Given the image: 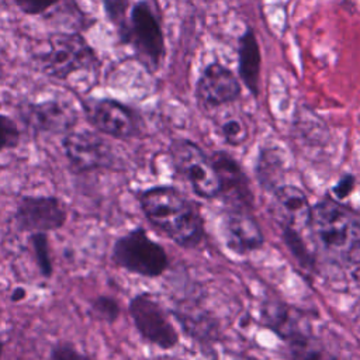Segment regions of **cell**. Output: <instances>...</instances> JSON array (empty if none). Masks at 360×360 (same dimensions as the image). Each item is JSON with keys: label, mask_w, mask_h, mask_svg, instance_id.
Instances as JSON below:
<instances>
[{"label": "cell", "mask_w": 360, "mask_h": 360, "mask_svg": "<svg viewBox=\"0 0 360 360\" xmlns=\"http://www.w3.org/2000/svg\"><path fill=\"white\" fill-rule=\"evenodd\" d=\"M239 75L248 90L257 96L260 77V49L255 32L248 28L239 38Z\"/></svg>", "instance_id": "17"}, {"label": "cell", "mask_w": 360, "mask_h": 360, "mask_svg": "<svg viewBox=\"0 0 360 360\" xmlns=\"http://www.w3.org/2000/svg\"><path fill=\"white\" fill-rule=\"evenodd\" d=\"M345 262L350 276L360 281V240L356 242L345 255Z\"/></svg>", "instance_id": "26"}, {"label": "cell", "mask_w": 360, "mask_h": 360, "mask_svg": "<svg viewBox=\"0 0 360 360\" xmlns=\"http://www.w3.org/2000/svg\"><path fill=\"white\" fill-rule=\"evenodd\" d=\"M24 297H25V291H24L22 288H15V290L13 291V295H11V298H13L14 301L24 300Z\"/></svg>", "instance_id": "28"}, {"label": "cell", "mask_w": 360, "mask_h": 360, "mask_svg": "<svg viewBox=\"0 0 360 360\" xmlns=\"http://www.w3.org/2000/svg\"><path fill=\"white\" fill-rule=\"evenodd\" d=\"M219 134L226 143L232 146H239L245 143L249 138V127L245 118L239 114H229L224 117L219 124Z\"/></svg>", "instance_id": "19"}, {"label": "cell", "mask_w": 360, "mask_h": 360, "mask_svg": "<svg viewBox=\"0 0 360 360\" xmlns=\"http://www.w3.org/2000/svg\"><path fill=\"white\" fill-rule=\"evenodd\" d=\"M124 37L132 44L141 60L156 68L165 53V39L160 24L146 1H138L129 14V21L122 27Z\"/></svg>", "instance_id": "6"}, {"label": "cell", "mask_w": 360, "mask_h": 360, "mask_svg": "<svg viewBox=\"0 0 360 360\" xmlns=\"http://www.w3.org/2000/svg\"><path fill=\"white\" fill-rule=\"evenodd\" d=\"M66 208L58 197L24 195L15 210V225L22 232H49L66 221Z\"/></svg>", "instance_id": "8"}, {"label": "cell", "mask_w": 360, "mask_h": 360, "mask_svg": "<svg viewBox=\"0 0 360 360\" xmlns=\"http://www.w3.org/2000/svg\"><path fill=\"white\" fill-rule=\"evenodd\" d=\"M34 256L37 260V264L41 270V274L44 277H49L52 274V262L49 256V245H48V238L45 232H34L30 238Z\"/></svg>", "instance_id": "21"}, {"label": "cell", "mask_w": 360, "mask_h": 360, "mask_svg": "<svg viewBox=\"0 0 360 360\" xmlns=\"http://www.w3.org/2000/svg\"><path fill=\"white\" fill-rule=\"evenodd\" d=\"M1 352H3V342H1V339H0V356H1Z\"/></svg>", "instance_id": "29"}, {"label": "cell", "mask_w": 360, "mask_h": 360, "mask_svg": "<svg viewBox=\"0 0 360 360\" xmlns=\"http://www.w3.org/2000/svg\"><path fill=\"white\" fill-rule=\"evenodd\" d=\"M173 166L181 174L195 194L202 198L219 195V183L210 158L198 145L188 139H176L170 146Z\"/></svg>", "instance_id": "5"}, {"label": "cell", "mask_w": 360, "mask_h": 360, "mask_svg": "<svg viewBox=\"0 0 360 360\" xmlns=\"http://www.w3.org/2000/svg\"><path fill=\"white\" fill-rule=\"evenodd\" d=\"M20 141V131L13 120L0 114V150L14 148Z\"/></svg>", "instance_id": "23"}, {"label": "cell", "mask_w": 360, "mask_h": 360, "mask_svg": "<svg viewBox=\"0 0 360 360\" xmlns=\"http://www.w3.org/2000/svg\"><path fill=\"white\" fill-rule=\"evenodd\" d=\"M195 94L202 105L208 108L219 107L235 101L240 96V84L229 69L215 62L202 70Z\"/></svg>", "instance_id": "12"}, {"label": "cell", "mask_w": 360, "mask_h": 360, "mask_svg": "<svg viewBox=\"0 0 360 360\" xmlns=\"http://www.w3.org/2000/svg\"><path fill=\"white\" fill-rule=\"evenodd\" d=\"M210 160L218 177L219 195L231 204V208L250 210L253 195L239 163L224 150L214 152Z\"/></svg>", "instance_id": "10"}, {"label": "cell", "mask_w": 360, "mask_h": 360, "mask_svg": "<svg viewBox=\"0 0 360 360\" xmlns=\"http://www.w3.org/2000/svg\"><path fill=\"white\" fill-rule=\"evenodd\" d=\"M354 183H356V179H354L353 174L342 176L332 188L333 195L338 197V198H346L353 191Z\"/></svg>", "instance_id": "27"}, {"label": "cell", "mask_w": 360, "mask_h": 360, "mask_svg": "<svg viewBox=\"0 0 360 360\" xmlns=\"http://www.w3.org/2000/svg\"><path fill=\"white\" fill-rule=\"evenodd\" d=\"M276 211L281 217L284 226L302 231L309 226L311 207L307 200V195L294 186L281 184L274 191Z\"/></svg>", "instance_id": "16"}, {"label": "cell", "mask_w": 360, "mask_h": 360, "mask_svg": "<svg viewBox=\"0 0 360 360\" xmlns=\"http://www.w3.org/2000/svg\"><path fill=\"white\" fill-rule=\"evenodd\" d=\"M62 145L69 162L79 172L105 167L112 162L110 145L94 132H69L63 138Z\"/></svg>", "instance_id": "9"}, {"label": "cell", "mask_w": 360, "mask_h": 360, "mask_svg": "<svg viewBox=\"0 0 360 360\" xmlns=\"http://www.w3.org/2000/svg\"><path fill=\"white\" fill-rule=\"evenodd\" d=\"M129 315L141 336L160 349H172L179 343V333L163 307L153 295H135L128 307Z\"/></svg>", "instance_id": "7"}, {"label": "cell", "mask_w": 360, "mask_h": 360, "mask_svg": "<svg viewBox=\"0 0 360 360\" xmlns=\"http://www.w3.org/2000/svg\"><path fill=\"white\" fill-rule=\"evenodd\" d=\"M17 7L25 13V14H31V15H37V14H42L45 13L48 8H51L58 0H14Z\"/></svg>", "instance_id": "25"}, {"label": "cell", "mask_w": 360, "mask_h": 360, "mask_svg": "<svg viewBox=\"0 0 360 360\" xmlns=\"http://www.w3.org/2000/svg\"><path fill=\"white\" fill-rule=\"evenodd\" d=\"M32 59L48 76L68 79L76 72L93 68L94 52L79 34H52L34 45Z\"/></svg>", "instance_id": "2"}, {"label": "cell", "mask_w": 360, "mask_h": 360, "mask_svg": "<svg viewBox=\"0 0 360 360\" xmlns=\"http://www.w3.org/2000/svg\"><path fill=\"white\" fill-rule=\"evenodd\" d=\"M51 360H93L91 357L80 353L69 343H58L51 352Z\"/></svg>", "instance_id": "24"}, {"label": "cell", "mask_w": 360, "mask_h": 360, "mask_svg": "<svg viewBox=\"0 0 360 360\" xmlns=\"http://www.w3.org/2000/svg\"><path fill=\"white\" fill-rule=\"evenodd\" d=\"M0 315H1V311H0Z\"/></svg>", "instance_id": "30"}, {"label": "cell", "mask_w": 360, "mask_h": 360, "mask_svg": "<svg viewBox=\"0 0 360 360\" xmlns=\"http://www.w3.org/2000/svg\"><path fill=\"white\" fill-rule=\"evenodd\" d=\"M112 259L120 267L143 277H158L169 264L165 249L142 228L132 229L115 240Z\"/></svg>", "instance_id": "3"}, {"label": "cell", "mask_w": 360, "mask_h": 360, "mask_svg": "<svg viewBox=\"0 0 360 360\" xmlns=\"http://www.w3.org/2000/svg\"><path fill=\"white\" fill-rule=\"evenodd\" d=\"M139 202L146 218L177 245L194 248L201 242L204 225L200 211L174 187L148 188L141 193Z\"/></svg>", "instance_id": "1"}, {"label": "cell", "mask_w": 360, "mask_h": 360, "mask_svg": "<svg viewBox=\"0 0 360 360\" xmlns=\"http://www.w3.org/2000/svg\"><path fill=\"white\" fill-rule=\"evenodd\" d=\"M222 235L226 246L238 255L255 252L264 243L262 229L249 210L231 208L222 219Z\"/></svg>", "instance_id": "13"}, {"label": "cell", "mask_w": 360, "mask_h": 360, "mask_svg": "<svg viewBox=\"0 0 360 360\" xmlns=\"http://www.w3.org/2000/svg\"><path fill=\"white\" fill-rule=\"evenodd\" d=\"M27 122L39 131L65 132L76 122L75 110L62 101H44L31 104L25 112Z\"/></svg>", "instance_id": "15"}, {"label": "cell", "mask_w": 360, "mask_h": 360, "mask_svg": "<svg viewBox=\"0 0 360 360\" xmlns=\"http://www.w3.org/2000/svg\"><path fill=\"white\" fill-rule=\"evenodd\" d=\"M309 228L329 253H343L360 240L357 222L336 201L323 200L311 208Z\"/></svg>", "instance_id": "4"}, {"label": "cell", "mask_w": 360, "mask_h": 360, "mask_svg": "<svg viewBox=\"0 0 360 360\" xmlns=\"http://www.w3.org/2000/svg\"><path fill=\"white\" fill-rule=\"evenodd\" d=\"M280 338L287 342L288 353L292 360H336L321 339L311 333L302 315H298Z\"/></svg>", "instance_id": "14"}, {"label": "cell", "mask_w": 360, "mask_h": 360, "mask_svg": "<svg viewBox=\"0 0 360 360\" xmlns=\"http://www.w3.org/2000/svg\"><path fill=\"white\" fill-rule=\"evenodd\" d=\"M283 236H284V240H285V245L287 248L290 249V252L292 253V256L297 259V262L305 267V269H311L314 266V259L304 242V239L301 238V233L300 231H295V229H291V228H287L284 226V231H283Z\"/></svg>", "instance_id": "20"}, {"label": "cell", "mask_w": 360, "mask_h": 360, "mask_svg": "<svg viewBox=\"0 0 360 360\" xmlns=\"http://www.w3.org/2000/svg\"><path fill=\"white\" fill-rule=\"evenodd\" d=\"M91 311L97 315V318H100L103 321L112 322L117 319V316L120 314V307L114 298L101 295L93 301Z\"/></svg>", "instance_id": "22"}, {"label": "cell", "mask_w": 360, "mask_h": 360, "mask_svg": "<svg viewBox=\"0 0 360 360\" xmlns=\"http://www.w3.org/2000/svg\"><path fill=\"white\" fill-rule=\"evenodd\" d=\"M89 121L103 134L125 139L136 134V120L132 111L115 100H89L84 103Z\"/></svg>", "instance_id": "11"}, {"label": "cell", "mask_w": 360, "mask_h": 360, "mask_svg": "<svg viewBox=\"0 0 360 360\" xmlns=\"http://www.w3.org/2000/svg\"><path fill=\"white\" fill-rule=\"evenodd\" d=\"M284 162L274 149H266L260 152L256 163V176L262 187L274 191L280 187L283 179Z\"/></svg>", "instance_id": "18"}]
</instances>
